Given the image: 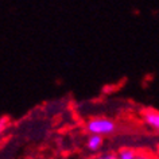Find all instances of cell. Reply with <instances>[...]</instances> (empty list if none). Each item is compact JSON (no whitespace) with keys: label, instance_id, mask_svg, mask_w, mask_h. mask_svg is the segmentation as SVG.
Masks as SVG:
<instances>
[{"label":"cell","instance_id":"6","mask_svg":"<svg viewBox=\"0 0 159 159\" xmlns=\"http://www.w3.org/2000/svg\"><path fill=\"white\" fill-rule=\"evenodd\" d=\"M7 127V119H3V120H0V135L3 134V131L6 129Z\"/></svg>","mask_w":159,"mask_h":159},{"label":"cell","instance_id":"3","mask_svg":"<svg viewBox=\"0 0 159 159\" xmlns=\"http://www.w3.org/2000/svg\"><path fill=\"white\" fill-rule=\"evenodd\" d=\"M102 144H104V138L100 135H89L88 140H86V148L94 154H97L102 148Z\"/></svg>","mask_w":159,"mask_h":159},{"label":"cell","instance_id":"1","mask_svg":"<svg viewBox=\"0 0 159 159\" xmlns=\"http://www.w3.org/2000/svg\"><path fill=\"white\" fill-rule=\"evenodd\" d=\"M85 128L89 132V135H100V136L105 138L116 132L117 125L112 119L98 116V117H92L90 120L86 121Z\"/></svg>","mask_w":159,"mask_h":159},{"label":"cell","instance_id":"7","mask_svg":"<svg viewBox=\"0 0 159 159\" xmlns=\"http://www.w3.org/2000/svg\"><path fill=\"white\" fill-rule=\"evenodd\" d=\"M139 159H154V158H151L147 154H139Z\"/></svg>","mask_w":159,"mask_h":159},{"label":"cell","instance_id":"5","mask_svg":"<svg viewBox=\"0 0 159 159\" xmlns=\"http://www.w3.org/2000/svg\"><path fill=\"white\" fill-rule=\"evenodd\" d=\"M93 159H119L117 152H113V151H105V152H101L96 155Z\"/></svg>","mask_w":159,"mask_h":159},{"label":"cell","instance_id":"4","mask_svg":"<svg viewBox=\"0 0 159 159\" xmlns=\"http://www.w3.org/2000/svg\"><path fill=\"white\" fill-rule=\"evenodd\" d=\"M139 154L140 152H136L134 148H128V147H124L117 151L119 159H139Z\"/></svg>","mask_w":159,"mask_h":159},{"label":"cell","instance_id":"2","mask_svg":"<svg viewBox=\"0 0 159 159\" xmlns=\"http://www.w3.org/2000/svg\"><path fill=\"white\" fill-rule=\"evenodd\" d=\"M142 119L144 124L152 131L159 134V111L157 109H144L142 113Z\"/></svg>","mask_w":159,"mask_h":159}]
</instances>
